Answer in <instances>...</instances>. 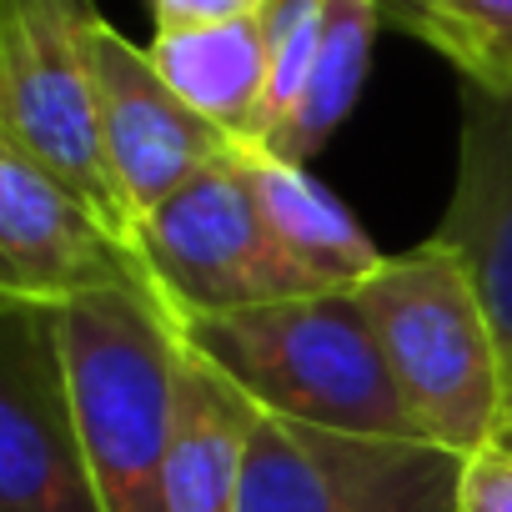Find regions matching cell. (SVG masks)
<instances>
[{
  "mask_svg": "<svg viewBox=\"0 0 512 512\" xmlns=\"http://www.w3.org/2000/svg\"><path fill=\"white\" fill-rule=\"evenodd\" d=\"M432 236L467 262L512 367V96L462 81L457 181Z\"/></svg>",
  "mask_w": 512,
  "mask_h": 512,
  "instance_id": "10",
  "label": "cell"
},
{
  "mask_svg": "<svg viewBox=\"0 0 512 512\" xmlns=\"http://www.w3.org/2000/svg\"><path fill=\"white\" fill-rule=\"evenodd\" d=\"M382 26H387L382 0H327L322 46H317L307 91H302L292 121L282 126V136L272 146H262V151H272V156H282L292 166H307L337 136V126L352 116V106H357V96L367 86L372 46H377Z\"/></svg>",
  "mask_w": 512,
  "mask_h": 512,
  "instance_id": "14",
  "label": "cell"
},
{
  "mask_svg": "<svg viewBox=\"0 0 512 512\" xmlns=\"http://www.w3.org/2000/svg\"><path fill=\"white\" fill-rule=\"evenodd\" d=\"M136 246L176 322L231 317L322 292L272 236L241 166V146L186 181L136 226Z\"/></svg>",
  "mask_w": 512,
  "mask_h": 512,
  "instance_id": "5",
  "label": "cell"
},
{
  "mask_svg": "<svg viewBox=\"0 0 512 512\" xmlns=\"http://www.w3.org/2000/svg\"><path fill=\"white\" fill-rule=\"evenodd\" d=\"M417 41L447 56L467 86L512 96V0H427Z\"/></svg>",
  "mask_w": 512,
  "mask_h": 512,
  "instance_id": "15",
  "label": "cell"
},
{
  "mask_svg": "<svg viewBox=\"0 0 512 512\" xmlns=\"http://www.w3.org/2000/svg\"><path fill=\"white\" fill-rule=\"evenodd\" d=\"M502 442H512V412H507V427H502Z\"/></svg>",
  "mask_w": 512,
  "mask_h": 512,
  "instance_id": "20",
  "label": "cell"
},
{
  "mask_svg": "<svg viewBox=\"0 0 512 512\" xmlns=\"http://www.w3.org/2000/svg\"><path fill=\"white\" fill-rule=\"evenodd\" d=\"M96 96H101V136L111 176L136 216V226L166 206L186 181L236 151L206 116H196L151 66L146 46L126 41L111 21H96Z\"/></svg>",
  "mask_w": 512,
  "mask_h": 512,
  "instance_id": "9",
  "label": "cell"
},
{
  "mask_svg": "<svg viewBox=\"0 0 512 512\" xmlns=\"http://www.w3.org/2000/svg\"><path fill=\"white\" fill-rule=\"evenodd\" d=\"M322 16H327V0H267L262 16H256L267 41V111H262V141L256 146H272L292 121L322 46Z\"/></svg>",
  "mask_w": 512,
  "mask_h": 512,
  "instance_id": "16",
  "label": "cell"
},
{
  "mask_svg": "<svg viewBox=\"0 0 512 512\" xmlns=\"http://www.w3.org/2000/svg\"><path fill=\"white\" fill-rule=\"evenodd\" d=\"M51 312L106 512H166L181 417V322L141 292H91Z\"/></svg>",
  "mask_w": 512,
  "mask_h": 512,
  "instance_id": "2",
  "label": "cell"
},
{
  "mask_svg": "<svg viewBox=\"0 0 512 512\" xmlns=\"http://www.w3.org/2000/svg\"><path fill=\"white\" fill-rule=\"evenodd\" d=\"M267 0H146L151 31H196V26H226L262 16Z\"/></svg>",
  "mask_w": 512,
  "mask_h": 512,
  "instance_id": "18",
  "label": "cell"
},
{
  "mask_svg": "<svg viewBox=\"0 0 512 512\" xmlns=\"http://www.w3.org/2000/svg\"><path fill=\"white\" fill-rule=\"evenodd\" d=\"M397 397L432 447L457 457L502 437L512 412V367L467 262L437 236L352 287Z\"/></svg>",
  "mask_w": 512,
  "mask_h": 512,
  "instance_id": "1",
  "label": "cell"
},
{
  "mask_svg": "<svg viewBox=\"0 0 512 512\" xmlns=\"http://www.w3.org/2000/svg\"><path fill=\"white\" fill-rule=\"evenodd\" d=\"M387 11V26H402L407 36L422 31V16H427V0H382Z\"/></svg>",
  "mask_w": 512,
  "mask_h": 512,
  "instance_id": "19",
  "label": "cell"
},
{
  "mask_svg": "<svg viewBox=\"0 0 512 512\" xmlns=\"http://www.w3.org/2000/svg\"><path fill=\"white\" fill-rule=\"evenodd\" d=\"M0 512H106L56 337V312L0 297Z\"/></svg>",
  "mask_w": 512,
  "mask_h": 512,
  "instance_id": "7",
  "label": "cell"
},
{
  "mask_svg": "<svg viewBox=\"0 0 512 512\" xmlns=\"http://www.w3.org/2000/svg\"><path fill=\"white\" fill-rule=\"evenodd\" d=\"M457 512H512V442H487L462 457Z\"/></svg>",
  "mask_w": 512,
  "mask_h": 512,
  "instance_id": "17",
  "label": "cell"
},
{
  "mask_svg": "<svg viewBox=\"0 0 512 512\" xmlns=\"http://www.w3.org/2000/svg\"><path fill=\"white\" fill-rule=\"evenodd\" d=\"M91 292L161 302L136 236L116 231L26 151L0 141V297L61 307Z\"/></svg>",
  "mask_w": 512,
  "mask_h": 512,
  "instance_id": "8",
  "label": "cell"
},
{
  "mask_svg": "<svg viewBox=\"0 0 512 512\" xmlns=\"http://www.w3.org/2000/svg\"><path fill=\"white\" fill-rule=\"evenodd\" d=\"M241 166L272 236L322 292H352L382 267V251L362 221L307 166H292L262 146H241Z\"/></svg>",
  "mask_w": 512,
  "mask_h": 512,
  "instance_id": "11",
  "label": "cell"
},
{
  "mask_svg": "<svg viewBox=\"0 0 512 512\" xmlns=\"http://www.w3.org/2000/svg\"><path fill=\"white\" fill-rule=\"evenodd\" d=\"M181 337L262 412L357 437L427 442L397 397L357 292H312L277 307L181 322Z\"/></svg>",
  "mask_w": 512,
  "mask_h": 512,
  "instance_id": "3",
  "label": "cell"
},
{
  "mask_svg": "<svg viewBox=\"0 0 512 512\" xmlns=\"http://www.w3.org/2000/svg\"><path fill=\"white\" fill-rule=\"evenodd\" d=\"M96 21L91 0H0V141L26 151L116 231L136 236L101 136Z\"/></svg>",
  "mask_w": 512,
  "mask_h": 512,
  "instance_id": "4",
  "label": "cell"
},
{
  "mask_svg": "<svg viewBox=\"0 0 512 512\" xmlns=\"http://www.w3.org/2000/svg\"><path fill=\"white\" fill-rule=\"evenodd\" d=\"M161 81L236 146L262 141L267 111V41L262 21H226L196 31H151L146 46Z\"/></svg>",
  "mask_w": 512,
  "mask_h": 512,
  "instance_id": "13",
  "label": "cell"
},
{
  "mask_svg": "<svg viewBox=\"0 0 512 512\" xmlns=\"http://www.w3.org/2000/svg\"><path fill=\"white\" fill-rule=\"evenodd\" d=\"M462 457L407 437H357L256 407L236 512H457Z\"/></svg>",
  "mask_w": 512,
  "mask_h": 512,
  "instance_id": "6",
  "label": "cell"
},
{
  "mask_svg": "<svg viewBox=\"0 0 512 512\" xmlns=\"http://www.w3.org/2000/svg\"><path fill=\"white\" fill-rule=\"evenodd\" d=\"M256 402L181 337V417L166 467V512H236Z\"/></svg>",
  "mask_w": 512,
  "mask_h": 512,
  "instance_id": "12",
  "label": "cell"
}]
</instances>
